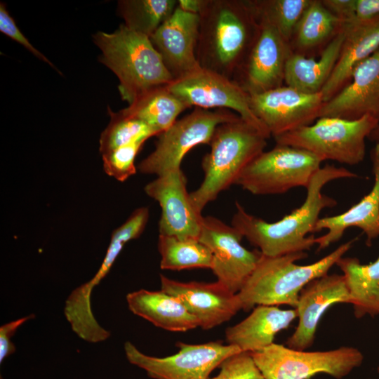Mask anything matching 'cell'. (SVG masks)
Wrapping results in <instances>:
<instances>
[{"instance_id":"6da1fadb","label":"cell","mask_w":379,"mask_h":379,"mask_svg":"<svg viewBox=\"0 0 379 379\" xmlns=\"http://www.w3.org/2000/svg\"><path fill=\"white\" fill-rule=\"evenodd\" d=\"M356 178L357 174L345 168L327 164L312 178L302 205L288 215L269 222L248 213L237 201L231 225L265 256L305 252L314 245V235H307L315 232L321 212L337 204L335 199L323 194V187L335 180Z\"/></svg>"},{"instance_id":"7a4b0ae2","label":"cell","mask_w":379,"mask_h":379,"mask_svg":"<svg viewBox=\"0 0 379 379\" xmlns=\"http://www.w3.org/2000/svg\"><path fill=\"white\" fill-rule=\"evenodd\" d=\"M199 17V66L237 82L259 29L247 0H207Z\"/></svg>"},{"instance_id":"3957f363","label":"cell","mask_w":379,"mask_h":379,"mask_svg":"<svg viewBox=\"0 0 379 379\" xmlns=\"http://www.w3.org/2000/svg\"><path fill=\"white\" fill-rule=\"evenodd\" d=\"M354 241L341 244L328 255L306 265L295 263L307 257L305 252L275 257L261 254L253 272L237 293L241 310L247 312L255 305H280L295 309L300 291L313 279L327 274Z\"/></svg>"},{"instance_id":"277c9868","label":"cell","mask_w":379,"mask_h":379,"mask_svg":"<svg viewBox=\"0 0 379 379\" xmlns=\"http://www.w3.org/2000/svg\"><path fill=\"white\" fill-rule=\"evenodd\" d=\"M268 138L240 117L217 126L209 142L211 150L202 159L203 182L190 193L199 213L220 192L236 184L245 167L264 151Z\"/></svg>"},{"instance_id":"5b68a950","label":"cell","mask_w":379,"mask_h":379,"mask_svg":"<svg viewBox=\"0 0 379 379\" xmlns=\"http://www.w3.org/2000/svg\"><path fill=\"white\" fill-rule=\"evenodd\" d=\"M93 38L102 51L99 60L117 76L121 98L128 105L174 80L147 36L122 24L112 33L98 32Z\"/></svg>"},{"instance_id":"8992f818","label":"cell","mask_w":379,"mask_h":379,"mask_svg":"<svg viewBox=\"0 0 379 379\" xmlns=\"http://www.w3.org/2000/svg\"><path fill=\"white\" fill-rule=\"evenodd\" d=\"M379 119L364 116L354 120L324 117L309 126L274 137L277 145L306 150L323 161L357 165L366 154V138L378 126Z\"/></svg>"},{"instance_id":"52a82bcc","label":"cell","mask_w":379,"mask_h":379,"mask_svg":"<svg viewBox=\"0 0 379 379\" xmlns=\"http://www.w3.org/2000/svg\"><path fill=\"white\" fill-rule=\"evenodd\" d=\"M250 353L264 379H310L318 373L342 379L364 361L360 350L347 346L310 352L274 343Z\"/></svg>"},{"instance_id":"ba28073f","label":"cell","mask_w":379,"mask_h":379,"mask_svg":"<svg viewBox=\"0 0 379 379\" xmlns=\"http://www.w3.org/2000/svg\"><path fill=\"white\" fill-rule=\"evenodd\" d=\"M322 162L306 150L277 145L253 159L236 184L255 195L281 194L294 187L306 188Z\"/></svg>"},{"instance_id":"9c48e42d","label":"cell","mask_w":379,"mask_h":379,"mask_svg":"<svg viewBox=\"0 0 379 379\" xmlns=\"http://www.w3.org/2000/svg\"><path fill=\"white\" fill-rule=\"evenodd\" d=\"M239 117L229 109L195 107L158 135L155 149L140 161L139 171L157 177L180 168L182 159L191 149L201 144L209 145L218 126Z\"/></svg>"},{"instance_id":"30bf717a","label":"cell","mask_w":379,"mask_h":379,"mask_svg":"<svg viewBox=\"0 0 379 379\" xmlns=\"http://www.w3.org/2000/svg\"><path fill=\"white\" fill-rule=\"evenodd\" d=\"M176 345L179 351L166 357L144 354L129 341L124 343V352L131 364L153 379H209L211 372L227 357L241 352L221 341L196 345L178 342Z\"/></svg>"},{"instance_id":"8fae6325","label":"cell","mask_w":379,"mask_h":379,"mask_svg":"<svg viewBox=\"0 0 379 379\" xmlns=\"http://www.w3.org/2000/svg\"><path fill=\"white\" fill-rule=\"evenodd\" d=\"M168 90L190 107L235 111L244 120L270 133L253 113L250 95L237 82L218 73L199 68L167 86Z\"/></svg>"},{"instance_id":"7c38bea8","label":"cell","mask_w":379,"mask_h":379,"mask_svg":"<svg viewBox=\"0 0 379 379\" xmlns=\"http://www.w3.org/2000/svg\"><path fill=\"white\" fill-rule=\"evenodd\" d=\"M243 238L233 226L213 216L204 217L199 240L213 253L211 270L217 281L233 293L242 288L262 254L244 248Z\"/></svg>"},{"instance_id":"4fadbf2b","label":"cell","mask_w":379,"mask_h":379,"mask_svg":"<svg viewBox=\"0 0 379 379\" xmlns=\"http://www.w3.org/2000/svg\"><path fill=\"white\" fill-rule=\"evenodd\" d=\"M324 103L321 93H305L288 86L250 95L253 113L274 138L312 124Z\"/></svg>"},{"instance_id":"5bb4252c","label":"cell","mask_w":379,"mask_h":379,"mask_svg":"<svg viewBox=\"0 0 379 379\" xmlns=\"http://www.w3.org/2000/svg\"><path fill=\"white\" fill-rule=\"evenodd\" d=\"M186 185V176L178 168L157 176L145 192L161 207L159 234L199 240L204 216L194 206Z\"/></svg>"},{"instance_id":"9a60e30c","label":"cell","mask_w":379,"mask_h":379,"mask_svg":"<svg viewBox=\"0 0 379 379\" xmlns=\"http://www.w3.org/2000/svg\"><path fill=\"white\" fill-rule=\"evenodd\" d=\"M258 32L237 81L249 95L282 86L291 44L272 27L260 23Z\"/></svg>"},{"instance_id":"2e32d148","label":"cell","mask_w":379,"mask_h":379,"mask_svg":"<svg viewBox=\"0 0 379 379\" xmlns=\"http://www.w3.org/2000/svg\"><path fill=\"white\" fill-rule=\"evenodd\" d=\"M337 303H352L343 274H327L309 282L300 292L295 308L298 323L286 345L296 350L312 347L321 317Z\"/></svg>"},{"instance_id":"e0dca14e","label":"cell","mask_w":379,"mask_h":379,"mask_svg":"<svg viewBox=\"0 0 379 379\" xmlns=\"http://www.w3.org/2000/svg\"><path fill=\"white\" fill-rule=\"evenodd\" d=\"M161 290L178 298L199 321L209 330L231 319L239 310L237 293L218 282H181L160 274Z\"/></svg>"},{"instance_id":"ac0fdd59","label":"cell","mask_w":379,"mask_h":379,"mask_svg":"<svg viewBox=\"0 0 379 379\" xmlns=\"http://www.w3.org/2000/svg\"><path fill=\"white\" fill-rule=\"evenodd\" d=\"M200 17L178 6L149 37L173 79L201 67L196 56Z\"/></svg>"},{"instance_id":"d6986e66","label":"cell","mask_w":379,"mask_h":379,"mask_svg":"<svg viewBox=\"0 0 379 379\" xmlns=\"http://www.w3.org/2000/svg\"><path fill=\"white\" fill-rule=\"evenodd\" d=\"M379 119V48L354 69L350 82L326 102L319 117Z\"/></svg>"},{"instance_id":"ffe728a7","label":"cell","mask_w":379,"mask_h":379,"mask_svg":"<svg viewBox=\"0 0 379 379\" xmlns=\"http://www.w3.org/2000/svg\"><path fill=\"white\" fill-rule=\"evenodd\" d=\"M374 183L371 190L357 204L346 211L333 216L320 218L315 232L326 230L327 232L314 239L317 251L337 242L346 230L355 227L366 236V245L370 246L373 239L379 237V147L375 145L372 151Z\"/></svg>"},{"instance_id":"44dd1931","label":"cell","mask_w":379,"mask_h":379,"mask_svg":"<svg viewBox=\"0 0 379 379\" xmlns=\"http://www.w3.org/2000/svg\"><path fill=\"white\" fill-rule=\"evenodd\" d=\"M345 38L340 55L321 93L324 102L338 93L350 81L354 68L379 48V15L344 23Z\"/></svg>"},{"instance_id":"7402d4cb","label":"cell","mask_w":379,"mask_h":379,"mask_svg":"<svg viewBox=\"0 0 379 379\" xmlns=\"http://www.w3.org/2000/svg\"><path fill=\"white\" fill-rule=\"evenodd\" d=\"M296 318L295 309L258 305L246 318L226 329L225 339L228 345L241 352L259 351L274 343L277 333L286 329Z\"/></svg>"},{"instance_id":"603a6c76","label":"cell","mask_w":379,"mask_h":379,"mask_svg":"<svg viewBox=\"0 0 379 379\" xmlns=\"http://www.w3.org/2000/svg\"><path fill=\"white\" fill-rule=\"evenodd\" d=\"M129 310L154 326L173 332H185L199 326L193 316L176 297L160 291L140 289L126 295Z\"/></svg>"},{"instance_id":"cb8c5ba5","label":"cell","mask_w":379,"mask_h":379,"mask_svg":"<svg viewBox=\"0 0 379 379\" xmlns=\"http://www.w3.org/2000/svg\"><path fill=\"white\" fill-rule=\"evenodd\" d=\"M344 38L345 32L343 27L330 40L317 60L292 52L285 67L286 86L305 93H321L338 61Z\"/></svg>"},{"instance_id":"d4e9b609","label":"cell","mask_w":379,"mask_h":379,"mask_svg":"<svg viewBox=\"0 0 379 379\" xmlns=\"http://www.w3.org/2000/svg\"><path fill=\"white\" fill-rule=\"evenodd\" d=\"M335 265L345 277L354 317L379 316V256L365 265L357 258L342 257Z\"/></svg>"},{"instance_id":"484cf974","label":"cell","mask_w":379,"mask_h":379,"mask_svg":"<svg viewBox=\"0 0 379 379\" xmlns=\"http://www.w3.org/2000/svg\"><path fill=\"white\" fill-rule=\"evenodd\" d=\"M167 86L147 91L122 110L144 121L157 135H160L177 121L180 113L190 108Z\"/></svg>"},{"instance_id":"4316f807","label":"cell","mask_w":379,"mask_h":379,"mask_svg":"<svg viewBox=\"0 0 379 379\" xmlns=\"http://www.w3.org/2000/svg\"><path fill=\"white\" fill-rule=\"evenodd\" d=\"M343 25L321 1L311 0L296 25L293 39L300 51L311 49L331 40Z\"/></svg>"},{"instance_id":"83f0119b","label":"cell","mask_w":379,"mask_h":379,"mask_svg":"<svg viewBox=\"0 0 379 379\" xmlns=\"http://www.w3.org/2000/svg\"><path fill=\"white\" fill-rule=\"evenodd\" d=\"M158 249L162 270H181L213 267V253L208 246L197 239H180L159 236Z\"/></svg>"},{"instance_id":"f1b7e54d","label":"cell","mask_w":379,"mask_h":379,"mask_svg":"<svg viewBox=\"0 0 379 379\" xmlns=\"http://www.w3.org/2000/svg\"><path fill=\"white\" fill-rule=\"evenodd\" d=\"M311 0H247L258 24L274 28L291 44L296 25Z\"/></svg>"},{"instance_id":"f546056e","label":"cell","mask_w":379,"mask_h":379,"mask_svg":"<svg viewBox=\"0 0 379 379\" xmlns=\"http://www.w3.org/2000/svg\"><path fill=\"white\" fill-rule=\"evenodd\" d=\"M177 5L176 0H121L118 11L128 28L150 37Z\"/></svg>"},{"instance_id":"4dcf8cb0","label":"cell","mask_w":379,"mask_h":379,"mask_svg":"<svg viewBox=\"0 0 379 379\" xmlns=\"http://www.w3.org/2000/svg\"><path fill=\"white\" fill-rule=\"evenodd\" d=\"M110 121L100 138L101 155L120 147L142 142L157 135L144 121L125 113L122 109L114 112L108 107Z\"/></svg>"},{"instance_id":"1f68e13d","label":"cell","mask_w":379,"mask_h":379,"mask_svg":"<svg viewBox=\"0 0 379 379\" xmlns=\"http://www.w3.org/2000/svg\"><path fill=\"white\" fill-rule=\"evenodd\" d=\"M144 143L120 147L102 155L103 169L110 177L124 182L136 173L135 159Z\"/></svg>"},{"instance_id":"d6a6232c","label":"cell","mask_w":379,"mask_h":379,"mask_svg":"<svg viewBox=\"0 0 379 379\" xmlns=\"http://www.w3.org/2000/svg\"><path fill=\"white\" fill-rule=\"evenodd\" d=\"M219 373L209 379H264L251 354L239 352L227 357Z\"/></svg>"},{"instance_id":"836d02e7","label":"cell","mask_w":379,"mask_h":379,"mask_svg":"<svg viewBox=\"0 0 379 379\" xmlns=\"http://www.w3.org/2000/svg\"><path fill=\"white\" fill-rule=\"evenodd\" d=\"M0 31L8 37L16 41L29 51L32 54L40 60L49 64L54 67V65L49 60L27 40L16 25L14 20L10 15L4 3L0 4Z\"/></svg>"},{"instance_id":"e575fe53","label":"cell","mask_w":379,"mask_h":379,"mask_svg":"<svg viewBox=\"0 0 379 379\" xmlns=\"http://www.w3.org/2000/svg\"><path fill=\"white\" fill-rule=\"evenodd\" d=\"M34 314L21 317L20 319L9 321L3 324L0 327V364L6 357L15 352V347L11 342V338L14 335L18 328L24 323L34 318Z\"/></svg>"},{"instance_id":"d590c367","label":"cell","mask_w":379,"mask_h":379,"mask_svg":"<svg viewBox=\"0 0 379 379\" xmlns=\"http://www.w3.org/2000/svg\"><path fill=\"white\" fill-rule=\"evenodd\" d=\"M324 6L344 23L355 19V0H323Z\"/></svg>"},{"instance_id":"8d00e7d4","label":"cell","mask_w":379,"mask_h":379,"mask_svg":"<svg viewBox=\"0 0 379 379\" xmlns=\"http://www.w3.org/2000/svg\"><path fill=\"white\" fill-rule=\"evenodd\" d=\"M354 14L357 19H366L379 15V0H355Z\"/></svg>"},{"instance_id":"74e56055","label":"cell","mask_w":379,"mask_h":379,"mask_svg":"<svg viewBox=\"0 0 379 379\" xmlns=\"http://www.w3.org/2000/svg\"><path fill=\"white\" fill-rule=\"evenodd\" d=\"M207 0H178L177 6L181 10L199 15L203 11Z\"/></svg>"},{"instance_id":"f35d334b","label":"cell","mask_w":379,"mask_h":379,"mask_svg":"<svg viewBox=\"0 0 379 379\" xmlns=\"http://www.w3.org/2000/svg\"><path fill=\"white\" fill-rule=\"evenodd\" d=\"M373 135V136L375 137L377 142H376V145H378V147H379V125L373 131V133H371Z\"/></svg>"},{"instance_id":"ab89813d","label":"cell","mask_w":379,"mask_h":379,"mask_svg":"<svg viewBox=\"0 0 379 379\" xmlns=\"http://www.w3.org/2000/svg\"><path fill=\"white\" fill-rule=\"evenodd\" d=\"M377 372L379 373V366L377 368Z\"/></svg>"},{"instance_id":"60d3db41","label":"cell","mask_w":379,"mask_h":379,"mask_svg":"<svg viewBox=\"0 0 379 379\" xmlns=\"http://www.w3.org/2000/svg\"><path fill=\"white\" fill-rule=\"evenodd\" d=\"M368 379H371V378H368Z\"/></svg>"}]
</instances>
